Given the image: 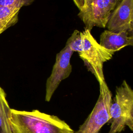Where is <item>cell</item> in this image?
<instances>
[{
	"label": "cell",
	"mask_w": 133,
	"mask_h": 133,
	"mask_svg": "<svg viewBox=\"0 0 133 133\" xmlns=\"http://www.w3.org/2000/svg\"><path fill=\"white\" fill-rule=\"evenodd\" d=\"M10 123L14 133H74V130L57 116L33 110L11 109Z\"/></svg>",
	"instance_id": "1"
},
{
	"label": "cell",
	"mask_w": 133,
	"mask_h": 133,
	"mask_svg": "<svg viewBox=\"0 0 133 133\" xmlns=\"http://www.w3.org/2000/svg\"><path fill=\"white\" fill-rule=\"evenodd\" d=\"M109 112L111 126L108 133H120L126 126L133 130V90L125 80L116 87Z\"/></svg>",
	"instance_id": "2"
},
{
	"label": "cell",
	"mask_w": 133,
	"mask_h": 133,
	"mask_svg": "<svg viewBox=\"0 0 133 133\" xmlns=\"http://www.w3.org/2000/svg\"><path fill=\"white\" fill-rule=\"evenodd\" d=\"M81 34L82 48L78 52L79 57L88 71L96 77L99 84L105 82L103 72V63L112 58L114 52L101 46L88 29L85 28Z\"/></svg>",
	"instance_id": "3"
},
{
	"label": "cell",
	"mask_w": 133,
	"mask_h": 133,
	"mask_svg": "<svg viewBox=\"0 0 133 133\" xmlns=\"http://www.w3.org/2000/svg\"><path fill=\"white\" fill-rule=\"evenodd\" d=\"M100 94L91 113L74 133H99L101 128L110 119V105L112 94L106 82L99 84Z\"/></svg>",
	"instance_id": "4"
},
{
	"label": "cell",
	"mask_w": 133,
	"mask_h": 133,
	"mask_svg": "<svg viewBox=\"0 0 133 133\" xmlns=\"http://www.w3.org/2000/svg\"><path fill=\"white\" fill-rule=\"evenodd\" d=\"M116 6L110 0H85L78 16L84 23L85 29L90 31L94 26L104 28Z\"/></svg>",
	"instance_id": "5"
},
{
	"label": "cell",
	"mask_w": 133,
	"mask_h": 133,
	"mask_svg": "<svg viewBox=\"0 0 133 133\" xmlns=\"http://www.w3.org/2000/svg\"><path fill=\"white\" fill-rule=\"evenodd\" d=\"M73 52L68 46H65L57 54L51 73L46 83V101H50L61 82L68 78L71 74L72 68L70 60Z\"/></svg>",
	"instance_id": "6"
},
{
	"label": "cell",
	"mask_w": 133,
	"mask_h": 133,
	"mask_svg": "<svg viewBox=\"0 0 133 133\" xmlns=\"http://www.w3.org/2000/svg\"><path fill=\"white\" fill-rule=\"evenodd\" d=\"M106 27L112 32L133 34V0H121L111 12Z\"/></svg>",
	"instance_id": "7"
},
{
	"label": "cell",
	"mask_w": 133,
	"mask_h": 133,
	"mask_svg": "<svg viewBox=\"0 0 133 133\" xmlns=\"http://www.w3.org/2000/svg\"><path fill=\"white\" fill-rule=\"evenodd\" d=\"M99 44L115 52L126 46L132 45L133 34L126 31L114 32L105 30L100 36Z\"/></svg>",
	"instance_id": "8"
},
{
	"label": "cell",
	"mask_w": 133,
	"mask_h": 133,
	"mask_svg": "<svg viewBox=\"0 0 133 133\" xmlns=\"http://www.w3.org/2000/svg\"><path fill=\"white\" fill-rule=\"evenodd\" d=\"M11 108L4 89L0 87V133H14L10 123Z\"/></svg>",
	"instance_id": "9"
},
{
	"label": "cell",
	"mask_w": 133,
	"mask_h": 133,
	"mask_svg": "<svg viewBox=\"0 0 133 133\" xmlns=\"http://www.w3.org/2000/svg\"><path fill=\"white\" fill-rule=\"evenodd\" d=\"M20 9L16 7L0 6V34L18 22Z\"/></svg>",
	"instance_id": "10"
},
{
	"label": "cell",
	"mask_w": 133,
	"mask_h": 133,
	"mask_svg": "<svg viewBox=\"0 0 133 133\" xmlns=\"http://www.w3.org/2000/svg\"><path fill=\"white\" fill-rule=\"evenodd\" d=\"M65 46L73 52H79L82 48V38L81 32L75 30L68 39Z\"/></svg>",
	"instance_id": "11"
},
{
	"label": "cell",
	"mask_w": 133,
	"mask_h": 133,
	"mask_svg": "<svg viewBox=\"0 0 133 133\" xmlns=\"http://www.w3.org/2000/svg\"><path fill=\"white\" fill-rule=\"evenodd\" d=\"M34 0H0V6L16 7L21 8L31 5Z\"/></svg>",
	"instance_id": "12"
},
{
	"label": "cell",
	"mask_w": 133,
	"mask_h": 133,
	"mask_svg": "<svg viewBox=\"0 0 133 133\" xmlns=\"http://www.w3.org/2000/svg\"><path fill=\"white\" fill-rule=\"evenodd\" d=\"M79 10L81 9L85 4V0H72Z\"/></svg>",
	"instance_id": "13"
},
{
	"label": "cell",
	"mask_w": 133,
	"mask_h": 133,
	"mask_svg": "<svg viewBox=\"0 0 133 133\" xmlns=\"http://www.w3.org/2000/svg\"><path fill=\"white\" fill-rule=\"evenodd\" d=\"M113 3L115 4L116 5L121 1V0H110Z\"/></svg>",
	"instance_id": "14"
}]
</instances>
